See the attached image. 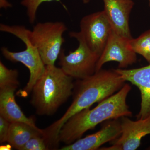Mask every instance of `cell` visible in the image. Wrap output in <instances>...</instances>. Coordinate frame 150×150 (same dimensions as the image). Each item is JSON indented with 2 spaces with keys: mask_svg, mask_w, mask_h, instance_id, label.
Masks as SVG:
<instances>
[{
  "mask_svg": "<svg viewBox=\"0 0 150 150\" xmlns=\"http://www.w3.org/2000/svg\"><path fill=\"white\" fill-rule=\"evenodd\" d=\"M44 135L43 129L21 122L11 123L7 142L16 149L21 150L33 137Z\"/></svg>",
  "mask_w": 150,
  "mask_h": 150,
  "instance_id": "cell-14",
  "label": "cell"
},
{
  "mask_svg": "<svg viewBox=\"0 0 150 150\" xmlns=\"http://www.w3.org/2000/svg\"><path fill=\"white\" fill-rule=\"evenodd\" d=\"M12 7V5L8 0H0V8H1L7 9Z\"/></svg>",
  "mask_w": 150,
  "mask_h": 150,
  "instance_id": "cell-20",
  "label": "cell"
},
{
  "mask_svg": "<svg viewBox=\"0 0 150 150\" xmlns=\"http://www.w3.org/2000/svg\"><path fill=\"white\" fill-rule=\"evenodd\" d=\"M51 1L61 2V0H22L21 4L26 8L29 22L33 24L36 20L37 11L40 5L44 2Z\"/></svg>",
  "mask_w": 150,
  "mask_h": 150,
  "instance_id": "cell-17",
  "label": "cell"
},
{
  "mask_svg": "<svg viewBox=\"0 0 150 150\" xmlns=\"http://www.w3.org/2000/svg\"><path fill=\"white\" fill-rule=\"evenodd\" d=\"M50 149L44 135L33 137L23 146L21 150H46Z\"/></svg>",
  "mask_w": 150,
  "mask_h": 150,
  "instance_id": "cell-18",
  "label": "cell"
},
{
  "mask_svg": "<svg viewBox=\"0 0 150 150\" xmlns=\"http://www.w3.org/2000/svg\"><path fill=\"white\" fill-rule=\"evenodd\" d=\"M115 71L126 81L137 87L141 93L140 110L137 119L150 117V64L137 69H118Z\"/></svg>",
  "mask_w": 150,
  "mask_h": 150,
  "instance_id": "cell-10",
  "label": "cell"
},
{
  "mask_svg": "<svg viewBox=\"0 0 150 150\" xmlns=\"http://www.w3.org/2000/svg\"><path fill=\"white\" fill-rule=\"evenodd\" d=\"M18 86L10 85L0 87V115L11 123L21 122L36 126L33 119L26 117L16 103L15 92Z\"/></svg>",
  "mask_w": 150,
  "mask_h": 150,
  "instance_id": "cell-13",
  "label": "cell"
},
{
  "mask_svg": "<svg viewBox=\"0 0 150 150\" xmlns=\"http://www.w3.org/2000/svg\"><path fill=\"white\" fill-rule=\"evenodd\" d=\"M130 39L119 35L112 30L102 54L97 63L96 72L107 62L118 63L119 69H124L136 63L137 54L130 46Z\"/></svg>",
  "mask_w": 150,
  "mask_h": 150,
  "instance_id": "cell-9",
  "label": "cell"
},
{
  "mask_svg": "<svg viewBox=\"0 0 150 150\" xmlns=\"http://www.w3.org/2000/svg\"><path fill=\"white\" fill-rule=\"evenodd\" d=\"M82 1L83 2V3H84V4H88V3L90 1H91V0H82Z\"/></svg>",
  "mask_w": 150,
  "mask_h": 150,
  "instance_id": "cell-22",
  "label": "cell"
},
{
  "mask_svg": "<svg viewBox=\"0 0 150 150\" xmlns=\"http://www.w3.org/2000/svg\"><path fill=\"white\" fill-rule=\"evenodd\" d=\"M149 6H150V0H149Z\"/></svg>",
  "mask_w": 150,
  "mask_h": 150,
  "instance_id": "cell-23",
  "label": "cell"
},
{
  "mask_svg": "<svg viewBox=\"0 0 150 150\" xmlns=\"http://www.w3.org/2000/svg\"><path fill=\"white\" fill-rule=\"evenodd\" d=\"M131 89L129 84L125 83L118 92L98 103L96 107L86 108L71 117L59 132V142L70 144L103 122L123 116L131 117L132 113L126 103V98Z\"/></svg>",
  "mask_w": 150,
  "mask_h": 150,
  "instance_id": "cell-2",
  "label": "cell"
},
{
  "mask_svg": "<svg viewBox=\"0 0 150 150\" xmlns=\"http://www.w3.org/2000/svg\"><path fill=\"white\" fill-rule=\"evenodd\" d=\"M126 81L115 70L100 69L80 80L74 87L72 103L64 115L45 129L44 137L52 147L58 146L59 132L67 120L78 112L89 108L119 91Z\"/></svg>",
  "mask_w": 150,
  "mask_h": 150,
  "instance_id": "cell-1",
  "label": "cell"
},
{
  "mask_svg": "<svg viewBox=\"0 0 150 150\" xmlns=\"http://www.w3.org/2000/svg\"><path fill=\"white\" fill-rule=\"evenodd\" d=\"M73 78L55 65L46 66L45 71L31 91V105L40 115H51L73 94Z\"/></svg>",
  "mask_w": 150,
  "mask_h": 150,
  "instance_id": "cell-3",
  "label": "cell"
},
{
  "mask_svg": "<svg viewBox=\"0 0 150 150\" xmlns=\"http://www.w3.org/2000/svg\"><path fill=\"white\" fill-rule=\"evenodd\" d=\"M18 72L16 69H10L0 62V87L4 86L19 84L18 78Z\"/></svg>",
  "mask_w": 150,
  "mask_h": 150,
  "instance_id": "cell-16",
  "label": "cell"
},
{
  "mask_svg": "<svg viewBox=\"0 0 150 150\" xmlns=\"http://www.w3.org/2000/svg\"><path fill=\"white\" fill-rule=\"evenodd\" d=\"M69 34L77 40L79 46L67 55L62 50L59 57V64L68 76L73 79H83L96 72L100 56L89 48L80 33L72 31Z\"/></svg>",
  "mask_w": 150,
  "mask_h": 150,
  "instance_id": "cell-6",
  "label": "cell"
},
{
  "mask_svg": "<svg viewBox=\"0 0 150 150\" xmlns=\"http://www.w3.org/2000/svg\"><path fill=\"white\" fill-rule=\"evenodd\" d=\"M121 134L120 121L111 120L103 125L99 131L67 145L60 149L62 150H95L99 149L102 145L111 142Z\"/></svg>",
  "mask_w": 150,
  "mask_h": 150,
  "instance_id": "cell-12",
  "label": "cell"
},
{
  "mask_svg": "<svg viewBox=\"0 0 150 150\" xmlns=\"http://www.w3.org/2000/svg\"><path fill=\"white\" fill-rule=\"evenodd\" d=\"M129 43L134 52L143 56L150 64V30L137 38L130 39Z\"/></svg>",
  "mask_w": 150,
  "mask_h": 150,
  "instance_id": "cell-15",
  "label": "cell"
},
{
  "mask_svg": "<svg viewBox=\"0 0 150 150\" xmlns=\"http://www.w3.org/2000/svg\"><path fill=\"white\" fill-rule=\"evenodd\" d=\"M0 30L15 35L25 45V49L23 51L13 52L7 47H2L1 52L8 60L13 62H20L29 70L30 77L28 82L23 90L19 93L21 96H27L31 93L33 86L44 73L46 65L37 48L30 41L29 30L23 25H9L1 23Z\"/></svg>",
  "mask_w": 150,
  "mask_h": 150,
  "instance_id": "cell-4",
  "label": "cell"
},
{
  "mask_svg": "<svg viewBox=\"0 0 150 150\" xmlns=\"http://www.w3.org/2000/svg\"><path fill=\"white\" fill-rule=\"evenodd\" d=\"M121 134L110 142L111 146L99 150H135L139 148L143 137L150 134V117L133 121L127 116L121 118Z\"/></svg>",
  "mask_w": 150,
  "mask_h": 150,
  "instance_id": "cell-8",
  "label": "cell"
},
{
  "mask_svg": "<svg viewBox=\"0 0 150 150\" xmlns=\"http://www.w3.org/2000/svg\"><path fill=\"white\" fill-rule=\"evenodd\" d=\"M104 11L112 29L123 37L132 39L129 17L134 5L133 0H103Z\"/></svg>",
  "mask_w": 150,
  "mask_h": 150,
  "instance_id": "cell-11",
  "label": "cell"
},
{
  "mask_svg": "<svg viewBox=\"0 0 150 150\" xmlns=\"http://www.w3.org/2000/svg\"><path fill=\"white\" fill-rule=\"evenodd\" d=\"M12 146L10 145H2L0 147V149L1 150H11Z\"/></svg>",
  "mask_w": 150,
  "mask_h": 150,
  "instance_id": "cell-21",
  "label": "cell"
},
{
  "mask_svg": "<svg viewBox=\"0 0 150 150\" xmlns=\"http://www.w3.org/2000/svg\"><path fill=\"white\" fill-rule=\"evenodd\" d=\"M80 33L89 48L100 56L112 31L104 11L84 16L80 21Z\"/></svg>",
  "mask_w": 150,
  "mask_h": 150,
  "instance_id": "cell-7",
  "label": "cell"
},
{
  "mask_svg": "<svg viewBox=\"0 0 150 150\" xmlns=\"http://www.w3.org/2000/svg\"><path fill=\"white\" fill-rule=\"evenodd\" d=\"M11 122L0 115V143L7 142Z\"/></svg>",
  "mask_w": 150,
  "mask_h": 150,
  "instance_id": "cell-19",
  "label": "cell"
},
{
  "mask_svg": "<svg viewBox=\"0 0 150 150\" xmlns=\"http://www.w3.org/2000/svg\"><path fill=\"white\" fill-rule=\"evenodd\" d=\"M67 26L62 21L38 23L30 30L29 38L37 48L44 64L55 65L65 40Z\"/></svg>",
  "mask_w": 150,
  "mask_h": 150,
  "instance_id": "cell-5",
  "label": "cell"
}]
</instances>
